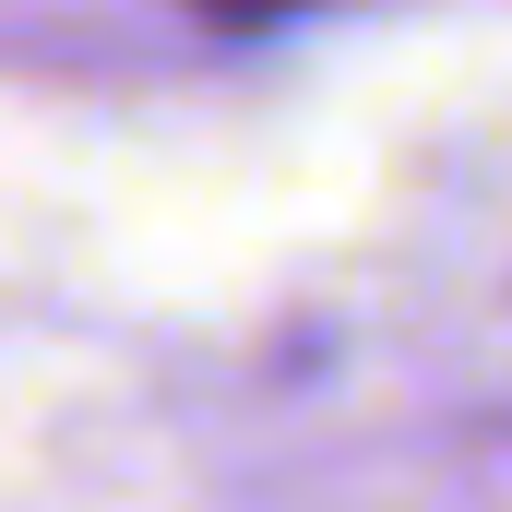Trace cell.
I'll return each mask as SVG.
<instances>
[{
    "instance_id": "1",
    "label": "cell",
    "mask_w": 512,
    "mask_h": 512,
    "mask_svg": "<svg viewBox=\"0 0 512 512\" xmlns=\"http://www.w3.org/2000/svg\"><path fill=\"white\" fill-rule=\"evenodd\" d=\"M191 12H215V24H274V12H310V0H191Z\"/></svg>"
}]
</instances>
